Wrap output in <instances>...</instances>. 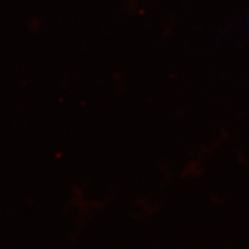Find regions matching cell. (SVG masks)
I'll list each match as a JSON object with an SVG mask.
<instances>
[{"label":"cell","instance_id":"obj_1","mask_svg":"<svg viewBox=\"0 0 249 249\" xmlns=\"http://www.w3.org/2000/svg\"></svg>","mask_w":249,"mask_h":249}]
</instances>
